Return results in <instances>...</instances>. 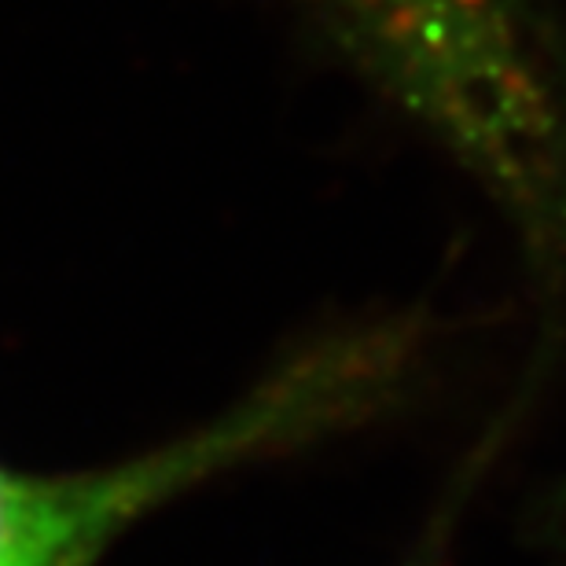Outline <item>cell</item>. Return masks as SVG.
I'll return each instance as SVG.
<instances>
[{"mask_svg":"<svg viewBox=\"0 0 566 566\" xmlns=\"http://www.w3.org/2000/svg\"><path fill=\"white\" fill-rule=\"evenodd\" d=\"M305 8L371 82L504 188L534 229L559 240L566 52L541 0H305Z\"/></svg>","mask_w":566,"mask_h":566,"instance_id":"cell-1","label":"cell"},{"mask_svg":"<svg viewBox=\"0 0 566 566\" xmlns=\"http://www.w3.org/2000/svg\"><path fill=\"white\" fill-rule=\"evenodd\" d=\"M563 512H566V501H563Z\"/></svg>","mask_w":566,"mask_h":566,"instance_id":"cell-3","label":"cell"},{"mask_svg":"<svg viewBox=\"0 0 566 566\" xmlns=\"http://www.w3.org/2000/svg\"><path fill=\"white\" fill-rule=\"evenodd\" d=\"M107 501L93 474L33 479L0 468V566H93Z\"/></svg>","mask_w":566,"mask_h":566,"instance_id":"cell-2","label":"cell"}]
</instances>
